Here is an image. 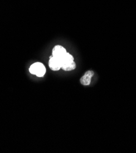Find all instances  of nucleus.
I'll list each match as a JSON object with an SVG mask.
<instances>
[{
    "mask_svg": "<svg viewBox=\"0 0 136 153\" xmlns=\"http://www.w3.org/2000/svg\"><path fill=\"white\" fill-rule=\"evenodd\" d=\"M74 59L72 55L67 52V53L64 55V56L60 59L61 63V67L73 62L74 61Z\"/></svg>",
    "mask_w": 136,
    "mask_h": 153,
    "instance_id": "obj_5",
    "label": "nucleus"
},
{
    "mask_svg": "<svg viewBox=\"0 0 136 153\" xmlns=\"http://www.w3.org/2000/svg\"><path fill=\"white\" fill-rule=\"evenodd\" d=\"M76 68V63L74 62L68 64L67 65L63 66L61 67V69L65 71H72L74 70H75Z\"/></svg>",
    "mask_w": 136,
    "mask_h": 153,
    "instance_id": "obj_6",
    "label": "nucleus"
},
{
    "mask_svg": "<svg viewBox=\"0 0 136 153\" xmlns=\"http://www.w3.org/2000/svg\"><path fill=\"white\" fill-rule=\"evenodd\" d=\"M95 73L93 70L86 71L80 79V84L84 86H88L91 84V79L93 77Z\"/></svg>",
    "mask_w": 136,
    "mask_h": 153,
    "instance_id": "obj_3",
    "label": "nucleus"
},
{
    "mask_svg": "<svg viewBox=\"0 0 136 153\" xmlns=\"http://www.w3.org/2000/svg\"><path fill=\"white\" fill-rule=\"evenodd\" d=\"M29 71L32 75H36L37 77H44L46 73V68L45 65L41 62H35L30 66Z\"/></svg>",
    "mask_w": 136,
    "mask_h": 153,
    "instance_id": "obj_1",
    "label": "nucleus"
},
{
    "mask_svg": "<svg viewBox=\"0 0 136 153\" xmlns=\"http://www.w3.org/2000/svg\"><path fill=\"white\" fill-rule=\"evenodd\" d=\"M48 66L52 71H59L61 69V63L60 60L53 56H50L48 60Z\"/></svg>",
    "mask_w": 136,
    "mask_h": 153,
    "instance_id": "obj_4",
    "label": "nucleus"
},
{
    "mask_svg": "<svg viewBox=\"0 0 136 153\" xmlns=\"http://www.w3.org/2000/svg\"><path fill=\"white\" fill-rule=\"evenodd\" d=\"M67 53L66 50L63 46L57 45L52 49V56L58 59H61Z\"/></svg>",
    "mask_w": 136,
    "mask_h": 153,
    "instance_id": "obj_2",
    "label": "nucleus"
}]
</instances>
